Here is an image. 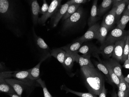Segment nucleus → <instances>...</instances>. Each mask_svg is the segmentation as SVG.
Instances as JSON below:
<instances>
[{"label":"nucleus","instance_id":"10","mask_svg":"<svg viewBox=\"0 0 129 97\" xmlns=\"http://www.w3.org/2000/svg\"><path fill=\"white\" fill-rule=\"evenodd\" d=\"M100 26L99 24L95 23L89 27V29L84 35L78 39L84 42L93 39H96L97 32Z\"/></svg>","mask_w":129,"mask_h":97},{"label":"nucleus","instance_id":"6","mask_svg":"<svg viewBox=\"0 0 129 97\" xmlns=\"http://www.w3.org/2000/svg\"><path fill=\"white\" fill-rule=\"evenodd\" d=\"M127 35V31L116 27L110 31L104 42L115 43L117 41Z\"/></svg>","mask_w":129,"mask_h":97},{"label":"nucleus","instance_id":"33","mask_svg":"<svg viewBox=\"0 0 129 97\" xmlns=\"http://www.w3.org/2000/svg\"><path fill=\"white\" fill-rule=\"evenodd\" d=\"M129 51V35L127 37L126 40L125 42V45L124 48L123 56L121 62H124L128 58V53Z\"/></svg>","mask_w":129,"mask_h":97},{"label":"nucleus","instance_id":"22","mask_svg":"<svg viewBox=\"0 0 129 97\" xmlns=\"http://www.w3.org/2000/svg\"><path fill=\"white\" fill-rule=\"evenodd\" d=\"M113 0H103L101 4L98 8V15L101 16L104 14L113 5Z\"/></svg>","mask_w":129,"mask_h":97},{"label":"nucleus","instance_id":"7","mask_svg":"<svg viewBox=\"0 0 129 97\" xmlns=\"http://www.w3.org/2000/svg\"><path fill=\"white\" fill-rule=\"evenodd\" d=\"M127 36H125L121 40H119L114 43L112 56L113 58H114L118 61H121L122 59L124 48Z\"/></svg>","mask_w":129,"mask_h":97},{"label":"nucleus","instance_id":"36","mask_svg":"<svg viewBox=\"0 0 129 97\" xmlns=\"http://www.w3.org/2000/svg\"><path fill=\"white\" fill-rule=\"evenodd\" d=\"M14 72H1L0 79H6L12 77V74Z\"/></svg>","mask_w":129,"mask_h":97},{"label":"nucleus","instance_id":"15","mask_svg":"<svg viewBox=\"0 0 129 97\" xmlns=\"http://www.w3.org/2000/svg\"><path fill=\"white\" fill-rule=\"evenodd\" d=\"M90 55H80L77 54L72 56L75 61L78 63L80 67L88 66L90 67L95 68L94 66L90 60Z\"/></svg>","mask_w":129,"mask_h":97},{"label":"nucleus","instance_id":"18","mask_svg":"<svg viewBox=\"0 0 129 97\" xmlns=\"http://www.w3.org/2000/svg\"><path fill=\"white\" fill-rule=\"evenodd\" d=\"M106 61L109 64L116 75L120 78L122 76V73L121 67L119 61L114 58H109Z\"/></svg>","mask_w":129,"mask_h":97},{"label":"nucleus","instance_id":"44","mask_svg":"<svg viewBox=\"0 0 129 97\" xmlns=\"http://www.w3.org/2000/svg\"><path fill=\"white\" fill-rule=\"evenodd\" d=\"M124 79H125V81L127 82L129 84V76L127 77H124Z\"/></svg>","mask_w":129,"mask_h":97},{"label":"nucleus","instance_id":"45","mask_svg":"<svg viewBox=\"0 0 129 97\" xmlns=\"http://www.w3.org/2000/svg\"><path fill=\"white\" fill-rule=\"evenodd\" d=\"M26 1H27V2H28V3H29V2H30V1H31V0H26Z\"/></svg>","mask_w":129,"mask_h":97},{"label":"nucleus","instance_id":"17","mask_svg":"<svg viewBox=\"0 0 129 97\" xmlns=\"http://www.w3.org/2000/svg\"><path fill=\"white\" fill-rule=\"evenodd\" d=\"M98 0H94L93 3L90 11V16L88 21V24L89 27L95 24L98 19Z\"/></svg>","mask_w":129,"mask_h":97},{"label":"nucleus","instance_id":"30","mask_svg":"<svg viewBox=\"0 0 129 97\" xmlns=\"http://www.w3.org/2000/svg\"><path fill=\"white\" fill-rule=\"evenodd\" d=\"M74 61L73 57L67 53L63 66L67 70H71L74 66Z\"/></svg>","mask_w":129,"mask_h":97},{"label":"nucleus","instance_id":"21","mask_svg":"<svg viewBox=\"0 0 129 97\" xmlns=\"http://www.w3.org/2000/svg\"><path fill=\"white\" fill-rule=\"evenodd\" d=\"M50 56L48 55L41 60L39 63L35 67L30 69V76L32 79L37 81V80L40 78V67L42 62H43L46 59H47Z\"/></svg>","mask_w":129,"mask_h":97},{"label":"nucleus","instance_id":"14","mask_svg":"<svg viewBox=\"0 0 129 97\" xmlns=\"http://www.w3.org/2000/svg\"><path fill=\"white\" fill-rule=\"evenodd\" d=\"M34 28V27H33V38L35 43L36 44L38 48L45 53H48L50 54L51 52H50V49L49 46L46 43L42 38L37 35Z\"/></svg>","mask_w":129,"mask_h":97},{"label":"nucleus","instance_id":"42","mask_svg":"<svg viewBox=\"0 0 129 97\" xmlns=\"http://www.w3.org/2000/svg\"><path fill=\"white\" fill-rule=\"evenodd\" d=\"M123 67L125 69H129V60L128 58L126 60L124 61V64L123 65Z\"/></svg>","mask_w":129,"mask_h":97},{"label":"nucleus","instance_id":"46","mask_svg":"<svg viewBox=\"0 0 129 97\" xmlns=\"http://www.w3.org/2000/svg\"><path fill=\"white\" fill-rule=\"evenodd\" d=\"M128 60H129V53H128Z\"/></svg>","mask_w":129,"mask_h":97},{"label":"nucleus","instance_id":"16","mask_svg":"<svg viewBox=\"0 0 129 97\" xmlns=\"http://www.w3.org/2000/svg\"><path fill=\"white\" fill-rule=\"evenodd\" d=\"M114 43L104 42L99 49V53H101L106 58L112 56L114 48Z\"/></svg>","mask_w":129,"mask_h":97},{"label":"nucleus","instance_id":"48","mask_svg":"<svg viewBox=\"0 0 129 97\" xmlns=\"http://www.w3.org/2000/svg\"><path fill=\"white\" fill-rule=\"evenodd\" d=\"M45 1V0H43V1Z\"/></svg>","mask_w":129,"mask_h":97},{"label":"nucleus","instance_id":"11","mask_svg":"<svg viewBox=\"0 0 129 97\" xmlns=\"http://www.w3.org/2000/svg\"><path fill=\"white\" fill-rule=\"evenodd\" d=\"M116 6H113L111 11L105 15L101 24L109 30L116 23Z\"/></svg>","mask_w":129,"mask_h":97},{"label":"nucleus","instance_id":"26","mask_svg":"<svg viewBox=\"0 0 129 97\" xmlns=\"http://www.w3.org/2000/svg\"><path fill=\"white\" fill-rule=\"evenodd\" d=\"M0 91L8 94L11 92H16L13 87L6 82L5 79H0Z\"/></svg>","mask_w":129,"mask_h":97},{"label":"nucleus","instance_id":"39","mask_svg":"<svg viewBox=\"0 0 129 97\" xmlns=\"http://www.w3.org/2000/svg\"><path fill=\"white\" fill-rule=\"evenodd\" d=\"M72 4H81L86 3L87 0H69Z\"/></svg>","mask_w":129,"mask_h":97},{"label":"nucleus","instance_id":"23","mask_svg":"<svg viewBox=\"0 0 129 97\" xmlns=\"http://www.w3.org/2000/svg\"><path fill=\"white\" fill-rule=\"evenodd\" d=\"M78 53H82L83 55H90L91 53L94 54L95 56V53H99V49H95V47H93L90 45H85L81 46L78 50Z\"/></svg>","mask_w":129,"mask_h":97},{"label":"nucleus","instance_id":"40","mask_svg":"<svg viewBox=\"0 0 129 97\" xmlns=\"http://www.w3.org/2000/svg\"><path fill=\"white\" fill-rule=\"evenodd\" d=\"M124 0H113V6H116Z\"/></svg>","mask_w":129,"mask_h":97},{"label":"nucleus","instance_id":"29","mask_svg":"<svg viewBox=\"0 0 129 97\" xmlns=\"http://www.w3.org/2000/svg\"><path fill=\"white\" fill-rule=\"evenodd\" d=\"M129 21V13H123L122 16L117 23L116 27L122 29H124L126 25Z\"/></svg>","mask_w":129,"mask_h":97},{"label":"nucleus","instance_id":"49","mask_svg":"<svg viewBox=\"0 0 129 97\" xmlns=\"http://www.w3.org/2000/svg\"><path fill=\"white\" fill-rule=\"evenodd\" d=\"M128 90H129V88H128Z\"/></svg>","mask_w":129,"mask_h":97},{"label":"nucleus","instance_id":"43","mask_svg":"<svg viewBox=\"0 0 129 97\" xmlns=\"http://www.w3.org/2000/svg\"><path fill=\"white\" fill-rule=\"evenodd\" d=\"M123 13H129V3L127 6L125 10L124 11Z\"/></svg>","mask_w":129,"mask_h":97},{"label":"nucleus","instance_id":"50","mask_svg":"<svg viewBox=\"0 0 129 97\" xmlns=\"http://www.w3.org/2000/svg\"></svg>","mask_w":129,"mask_h":97},{"label":"nucleus","instance_id":"24","mask_svg":"<svg viewBox=\"0 0 129 97\" xmlns=\"http://www.w3.org/2000/svg\"><path fill=\"white\" fill-rule=\"evenodd\" d=\"M129 1H125L122 2L117 5L116 11V23H118L121 18L122 14L123 13L126 7L129 3Z\"/></svg>","mask_w":129,"mask_h":97},{"label":"nucleus","instance_id":"38","mask_svg":"<svg viewBox=\"0 0 129 97\" xmlns=\"http://www.w3.org/2000/svg\"><path fill=\"white\" fill-rule=\"evenodd\" d=\"M107 89L105 87V84H104L102 87V89L99 95L98 96L99 97H106L107 96Z\"/></svg>","mask_w":129,"mask_h":97},{"label":"nucleus","instance_id":"5","mask_svg":"<svg viewBox=\"0 0 129 97\" xmlns=\"http://www.w3.org/2000/svg\"><path fill=\"white\" fill-rule=\"evenodd\" d=\"M62 0H52L47 12L45 15H42L38 20V24L40 25L44 26L46 21L49 18L52 17L57 12L61 6Z\"/></svg>","mask_w":129,"mask_h":97},{"label":"nucleus","instance_id":"3","mask_svg":"<svg viewBox=\"0 0 129 97\" xmlns=\"http://www.w3.org/2000/svg\"><path fill=\"white\" fill-rule=\"evenodd\" d=\"M30 71V69H29L25 71L14 72L12 74V77L24 82L31 92L35 87L40 86V85L37 82V81L31 79Z\"/></svg>","mask_w":129,"mask_h":97},{"label":"nucleus","instance_id":"13","mask_svg":"<svg viewBox=\"0 0 129 97\" xmlns=\"http://www.w3.org/2000/svg\"><path fill=\"white\" fill-rule=\"evenodd\" d=\"M84 43V42L83 41H81L78 39L74 42L71 44H69L64 47H61V48L64 51H66L67 53L72 56H73L78 53V50Z\"/></svg>","mask_w":129,"mask_h":97},{"label":"nucleus","instance_id":"35","mask_svg":"<svg viewBox=\"0 0 129 97\" xmlns=\"http://www.w3.org/2000/svg\"><path fill=\"white\" fill-rule=\"evenodd\" d=\"M49 7V5L46 2V0L43 1V4L42 8H41L40 14H42L43 15H45L46 12H47Z\"/></svg>","mask_w":129,"mask_h":97},{"label":"nucleus","instance_id":"20","mask_svg":"<svg viewBox=\"0 0 129 97\" xmlns=\"http://www.w3.org/2000/svg\"><path fill=\"white\" fill-rule=\"evenodd\" d=\"M109 29L103 24H101L97 32L96 39L103 44L105 42Z\"/></svg>","mask_w":129,"mask_h":97},{"label":"nucleus","instance_id":"34","mask_svg":"<svg viewBox=\"0 0 129 97\" xmlns=\"http://www.w3.org/2000/svg\"><path fill=\"white\" fill-rule=\"evenodd\" d=\"M129 87V84L125 81L124 77L122 75L120 78V83L118 87L119 90L124 91L128 89Z\"/></svg>","mask_w":129,"mask_h":97},{"label":"nucleus","instance_id":"9","mask_svg":"<svg viewBox=\"0 0 129 97\" xmlns=\"http://www.w3.org/2000/svg\"><path fill=\"white\" fill-rule=\"evenodd\" d=\"M71 4L70 1H69L66 3L61 6L57 12L51 18V22L53 27H55L57 26L60 20L62 19L63 16L66 13L69 6Z\"/></svg>","mask_w":129,"mask_h":97},{"label":"nucleus","instance_id":"47","mask_svg":"<svg viewBox=\"0 0 129 97\" xmlns=\"http://www.w3.org/2000/svg\"><path fill=\"white\" fill-rule=\"evenodd\" d=\"M124 1H129V0H124Z\"/></svg>","mask_w":129,"mask_h":97},{"label":"nucleus","instance_id":"2","mask_svg":"<svg viewBox=\"0 0 129 97\" xmlns=\"http://www.w3.org/2000/svg\"><path fill=\"white\" fill-rule=\"evenodd\" d=\"M84 81L89 92L98 96L104 83L103 74L95 68L80 67Z\"/></svg>","mask_w":129,"mask_h":97},{"label":"nucleus","instance_id":"25","mask_svg":"<svg viewBox=\"0 0 129 97\" xmlns=\"http://www.w3.org/2000/svg\"><path fill=\"white\" fill-rule=\"evenodd\" d=\"M61 89L62 90H64L66 91V93H70L74 94L76 95H78L80 97H97V95H95L93 94L90 92L88 93H84V92H77V91H74L72 90L69 89L68 87H67L64 85H63L61 87Z\"/></svg>","mask_w":129,"mask_h":97},{"label":"nucleus","instance_id":"32","mask_svg":"<svg viewBox=\"0 0 129 97\" xmlns=\"http://www.w3.org/2000/svg\"><path fill=\"white\" fill-rule=\"evenodd\" d=\"M37 81L42 88L44 97H53L48 91L47 88L46 87L45 83L44 81H43L40 78L38 79L37 80Z\"/></svg>","mask_w":129,"mask_h":97},{"label":"nucleus","instance_id":"27","mask_svg":"<svg viewBox=\"0 0 129 97\" xmlns=\"http://www.w3.org/2000/svg\"><path fill=\"white\" fill-rule=\"evenodd\" d=\"M103 63L108 69L111 82L114 83L118 87L120 83V78L116 75V74L111 69V68L110 67L109 64L107 63L106 61H104Z\"/></svg>","mask_w":129,"mask_h":97},{"label":"nucleus","instance_id":"41","mask_svg":"<svg viewBox=\"0 0 129 97\" xmlns=\"http://www.w3.org/2000/svg\"><path fill=\"white\" fill-rule=\"evenodd\" d=\"M8 95L11 97H21L16 92H11L8 94Z\"/></svg>","mask_w":129,"mask_h":97},{"label":"nucleus","instance_id":"31","mask_svg":"<svg viewBox=\"0 0 129 97\" xmlns=\"http://www.w3.org/2000/svg\"><path fill=\"white\" fill-rule=\"evenodd\" d=\"M95 64L96 67L98 68V69L101 71L102 73H103L105 76L106 77L109 81L111 82L108 71L105 65L103 64L102 62L101 63V62H98V61H95Z\"/></svg>","mask_w":129,"mask_h":97},{"label":"nucleus","instance_id":"12","mask_svg":"<svg viewBox=\"0 0 129 97\" xmlns=\"http://www.w3.org/2000/svg\"><path fill=\"white\" fill-rule=\"evenodd\" d=\"M31 8V14L34 26L38 23L39 14L40 13V7L37 0H31L29 3Z\"/></svg>","mask_w":129,"mask_h":97},{"label":"nucleus","instance_id":"8","mask_svg":"<svg viewBox=\"0 0 129 97\" xmlns=\"http://www.w3.org/2000/svg\"><path fill=\"white\" fill-rule=\"evenodd\" d=\"M5 80L13 87L15 92L21 97H22L23 91L25 90L31 91L30 89L24 82L19 80L15 78L12 79L11 78L5 79Z\"/></svg>","mask_w":129,"mask_h":97},{"label":"nucleus","instance_id":"19","mask_svg":"<svg viewBox=\"0 0 129 97\" xmlns=\"http://www.w3.org/2000/svg\"><path fill=\"white\" fill-rule=\"evenodd\" d=\"M66 53V51L61 47L53 49L51 51L50 54L63 65Z\"/></svg>","mask_w":129,"mask_h":97},{"label":"nucleus","instance_id":"28","mask_svg":"<svg viewBox=\"0 0 129 97\" xmlns=\"http://www.w3.org/2000/svg\"><path fill=\"white\" fill-rule=\"evenodd\" d=\"M81 4H72L69 6L66 13L62 18V20L64 21L69 18L70 16L78 10Z\"/></svg>","mask_w":129,"mask_h":97},{"label":"nucleus","instance_id":"4","mask_svg":"<svg viewBox=\"0 0 129 97\" xmlns=\"http://www.w3.org/2000/svg\"><path fill=\"white\" fill-rule=\"evenodd\" d=\"M84 10L82 6H80L78 10L70 16L69 18L64 20L63 26V31L70 30L77 25L83 18Z\"/></svg>","mask_w":129,"mask_h":97},{"label":"nucleus","instance_id":"37","mask_svg":"<svg viewBox=\"0 0 129 97\" xmlns=\"http://www.w3.org/2000/svg\"><path fill=\"white\" fill-rule=\"evenodd\" d=\"M119 97H129V90H127L124 91L118 90V96Z\"/></svg>","mask_w":129,"mask_h":97},{"label":"nucleus","instance_id":"1","mask_svg":"<svg viewBox=\"0 0 129 97\" xmlns=\"http://www.w3.org/2000/svg\"><path fill=\"white\" fill-rule=\"evenodd\" d=\"M0 18L15 36L21 37L24 35L27 18L21 0H0Z\"/></svg>","mask_w":129,"mask_h":97}]
</instances>
